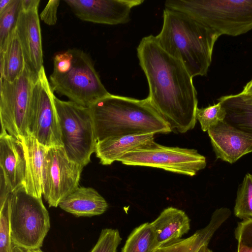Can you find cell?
Wrapping results in <instances>:
<instances>
[{"instance_id": "cell-1", "label": "cell", "mask_w": 252, "mask_h": 252, "mask_svg": "<svg viewBox=\"0 0 252 252\" xmlns=\"http://www.w3.org/2000/svg\"><path fill=\"white\" fill-rule=\"evenodd\" d=\"M137 54L149 86L147 97L172 131L185 133L193 128L197 92L183 64L167 53L153 35L141 39Z\"/></svg>"}, {"instance_id": "cell-2", "label": "cell", "mask_w": 252, "mask_h": 252, "mask_svg": "<svg viewBox=\"0 0 252 252\" xmlns=\"http://www.w3.org/2000/svg\"><path fill=\"white\" fill-rule=\"evenodd\" d=\"M89 108L97 142L115 136L172 131L148 97L138 99L110 94Z\"/></svg>"}, {"instance_id": "cell-3", "label": "cell", "mask_w": 252, "mask_h": 252, "mask_svg": "<svg viewBox=\"0 0 252 252\" xmlns=\"http://www.w3.org/2000/svg\"><path fill=\"white\" fill-rule=\"evenodd\" d=\"M219 37L190 16L167 8L161 30L156 36L160 46L180 61L192 77L207 74Z\"/></svg>"}, {"instance_id": "cell-4", "label": "cell", "mask_w": 252, "mask_h": 252, "mask_svg": "<svg viewBox=\"0 0 252 252\" xmlns=\"http://www.w3.org/2000/svg\"><path fill=\"white\" fill-rule=\"evenodd\" d=\"M49 82L54 92L70 101L90 107L109 95L90 57L77 48L56 54Z\"/></svg>"}, {"instance_id": "cell-5", "label": "cell", "mask_w": 252, "mask_h": 252, "mask_svg": "<svg viewBox=\"0 0 252 252\" xmlns=\"http://www.w3.org/2000/svg\"><path fill=\"white\" fill-rule=\"evenodd\" d=\"M164 5L190 16L220 36H236L252 29V0H167Z\"/></svg>"}, {"instance_id": "cell-6", "label": "cell", "mask_w": 252, "mask_h": 252, "mask_svg": "<svg viewBox=\"0 0 252 252\" xmlns=\"http://www.w3.org/2000/svg\"><path fill=\"white\" fill-rule=\"evenodd\" d=\"M10 224L13 245L40 249L50 228V217L42 198L28 193L24 185L10 195Z\"/></svg>"}, {"instance_id": "cell-7", "label": "cell", "mask_w": 252, "mask_h": 252, "mask_svg": "<svg viewBox=\"0 0 252 252\" xmlns=\"http://www.w3.org/2000/svg\"><path fill=\"white\" fill-rule=\"evenodd\" d=\"M54 101L66 154L70 160L84 167L90 162L97 143L90 109L55 95Z\"/></svg>"}, {"instance_id": "cell-8", "label": "cell", "mask_w": 252, "mask_h": 252, "mask_svg": "<svg viewBox=\"0 0 252 252\" xmlns=\"http://www.w3.org/2000/svg\"><path fill=\"white\" fill-rule=\"evenodd\" d=\"M37 75L26 63L21 74L13 82L0 79L1 130L19 140L29 134L31 97Z\"/></svg>"}, {"instance_id": "cell-9", "label": "cell", "mask_w": 252, "mask_h": 252, "mask_svg": "<svg viewBox=\"0 0 252 252\" xmlns=\"http://www.w3.org/2000/svg\"><path fill=\"white\" fill-rule=\"evenodd\" d=\"M118 161L125 165L160 168L189 176L206 165L205 157L195 149L165 146L155 141L126 153Z\"/></svg>"}, {"instance_id": "cell-10", "label": "cell", "mask_w": 252, "mask_h": 252, "mask_svg": "<svg viewBox=\"0 0 252 252\" xmlns=\"http://www.w3.org/2000/svg\"><path fill=\"white\" fill-rule=\"evenodd\" d=\"M54 95L43 66L32 92L29 133L47 148L63 147Z\"/></svg>"}, {"instance_id": "cell-11", "label": "cell", "mask_w": 252, "mask_h": 252, "mask_svg": "<svg viewBox=\"0 0 252 252\" xmlns=\"http://www.w3.org/2000/svg\"><path fill=\"white\" fill-rule=\"evenodd\" d=\"M83 167L68 158L63 147L49 148L43 168V195L50 207L59 206L78 187Z\"/></svg>"}, {"instance_id": "cell-12", "label": "cell", "mask_w": 252, "mask_h": 252, "mask_svg": "<svg viewBox=\"0 0 252 252\" xmlns=\"http://www.w3.org/2000/svg\"><path fill=\"white\" fill-rule=\"evenodd\" d=\"M80 20L94 23L115 25L130 20L133 7L143 0H64Z\"/></svg>"}, {"instance_id": "cell-13", "label": "cell", "mask_w": 252, "mask_h": 252, "mask_svg": "<svg viewBox=\"0 0 252 252\" xmlns=\"http://www.w3.org/2000/svg\"><path fill=\"white\" fill-rule=\"evenodd\" d=\"M39 0H22V9L15 29L23 49L26 63L38 74L43 66V50L38 7Z\"/></svg>"}, {"instance_id": "cell-14", "label": "cell", "mask_w": 252, "mask_h": 252, "mask_svg": "<svg viewBox=\"0 0 252 252\" xmlns=\"http://www.w3.org/2000/svg\"><path fill=\"white\" fill-rule=\"evenodd\" d=\"M207 132L217 158L232 164L252 152V136L224 121Z\"/></svg>"}, {"instance_id": "cell-15", "label": "cell", "mask_w": 252, "mask_h": 252, "mask_svg": "<svg viewBox=\"0 0 252 252\" xmlns=\"http://www.w3.org/2000/svg\"><path fill=\"white\" fill-rule=\"evenodd\" d=\"M0 177L11 193L24 186L26 158L23 144L4 130L0 134Z\"/></svg>"}, {"instance_id": "cell-16", "label": "cell", "mask_w": 252, "mask_h": 252, "mask_svg": "<svg viewBox=\"0 0 252 252\" xmlns=\"http://www.w3.org/2000/svg\"><path fill=\"white\" fill-rule=\"evenodd\" d=\"M20 140L23 144L25 153L24 187L28 193L41 198L43 195L44 160L49 148L41 145L30 133Z\"/></svg>"}, {"instance_id": "cell-17", "label": "cell", "mask_w": 252, "mask_h": 252, "mask_svg": "<svg viewBox=\"0 0 252 252\" xmlns=\"http://www.w3.org/2000/svg\"><path fill=\"white\" fill-rule=\"evenodd\" d=\"M153 230L155 249L181 239L190 229V220L182 210L169 207L150 223Z\"/></svg>"}, {"instance_id": "cell-18", "label": "cell", "mask_w": 252, "mask_h": 252, "mask_svg": "<svg viewBox=\"0 0 252 252\" xmlns=\"http://www.w3.org/2000/svg\"><path fill=\"white\" fill-rule=\"evenodd\" d=\"M154 133L128 135L109 137L97 141L96 156L102 165H110L125 154L154 141Z\"/></svg>"}, {"instance_id": "cell-19", "label": "cell", "mask_w": 252, "mask_h": 252, "mask_svg": "<svg viewBox=\"0 0 252 252\" xmlns=\"http://www.w3.org/2000/svg\"><path fill=\"white\" fill-rule=\"evenodd\" d=\"M59 206L78 217L100 215L108 207L106 201L96 190L83 187H78L62 200Z\"/></svg>"}, {"instance_id": "cell-20", "label": "cell", "mask_w": 252, "mask_h": 252, "mask_svg": "<svg viewBox=\"0 0 252 252\" xmlns=\"http://www.w3.org/2000/svg\"><path fill=\"white\" fill-rule=\"evenodd\" d=\"M228 219L225 212L216 209L205 227L197 230L187 238L167 243L153 252H197L202 245L209 244L215 232Z\"/></svg>"}, {"instance_id": "cell-21", "label": "cell", "mask_w": 252, "mask_h": 252, "mask_svg": "<svg viewBox=\"0 0 252 252\" xmlns=\"http://www.w3.org/2000/svg\"><path fill=\"white\" fill-rule=\"evenodd\" d=\"M0 79L12 82L22 73L26 64L22 46L16 29L0 47Z\"/></svg>"}, {"instance_id": "cell-22", "label": "cell", "mask_w": 252, "mask_h": 252, "mask_svg": "<svg viewBox=\"0 0 252 252\" xmlns=\"http://www.w3.org/2000/svg\"><path fill=\"white\" fill-rule=\"evenodd\" d=\"M226 111L224 122L252 136V99L240 93L218 99Z\"/></svg>"}, {"instance_id": "cell-23", "label": "cell", "mask_w": 252, "mask_h": 252, "mask_svg": "<svg viewBox=\"0 0 252 252\" xmlns=\"http://www.w3.org/2000/svg\"><path fill=\"white\" fill-rule=\"evenodd\" d=\"M155 236L150 223L145 222L135 228L128 236L122 252H153Z\"/></svg>"}, {"instance_id": "cell-24", "label": "cell", "mask_w": 252, "mask_h": 252, "mask_svg": "<svg viewBox=\"0 0 252 252\" xmlns=\"http://www.w3.org/2000/svg\"><path fill=\"white\" fill-rule=\"evenodd\" d=\"M234 214L243 220H252V174H246L238 189Z\"/></svg>"}, {"instance_id": "cell-25", "label": "cell", "mask_w": 252, "mask_h": 252, "mask_svg": "<svg viewBox=\"0 0 252 252\" xmlns=\"http://www.w3.org/2000/svg\"><path fill=\"white\" fill-rule=\"evenodd\" d=\"M225 116V110L220 101L206 107H197L195 114L196 120L199 121L203 131H208L223 122Z\"/></svg>"}, {"instance_id": "cell-26", "label": "cell", "mask_w": 252, "mask_h": 252, "mask_svg": "<svg viewBox=\"0 0 252 252\" xmlns=\"http://www.w3.org/2000/svg\"><path fill=\"white\" fill-rule=\"evenodd\" d=\"M22 9V0H11L9 5L0 12V47L15 29Z\"/></svg>"}, {"instance_id": "cell-27", "label": "cell", "mask_w": 252, "mask_h": 252, "mask_svg": "<svg viewBox=\"0 0 252 252\" xmlns=\"http://www.w3.org/2000/svg\"><path fill=\"white\" fill-rule=\"evenodd\" d=\"M10 195L0 205V252H12L13 250L10 224Z\"/></svg>"}, {"instance_id": "cell-28", "label": "cell", "mask_w": 252, "mask_h": 252, "mask_svg": "<svg viewBox=\"0 0 252 252\" xmlns=\"http://www.w3.org/2000/svg\"><path fill=\"white\" fill-rule=\"evenodd\" d=\"M122 240L118 229L104 228L91 252H116Z\"/></svg>"}, {"instance_id": "cell-29", "label": "cell", "mask_w": 252, "mask_h": 252, "mask_svg": "<svg viewBox=\"0 0 252 252\" xmlns=\"http://www.w3.org/2000/svg\"><path fill=\"white\" fill-rule=\"evenodd\" d=\"M235 237L238 242L237 252H252V220L238 222Z\"/></svg>"}, {"instance_id": "cell-30", "label": "cell", "mask_w": 252, "mask_h": 252, "mask_svg": "<svg viewBox=\"0 0 252 252\" xmlns=\"http://www.w3.org/2000/svg\"><path fill=\"white\" fill-rule=\"evenodd\" d=\"M60 0H50L39 15L40 19L49 26L55 25L57 21V10Z\"/></svg>"}, {"instance_id": "cell-31", "label": "cell", "mask_w": 252, "mask_h": 252, "mask_svg": "<svg viewBox=\"0 0 252 252\" xmlns=\"http://www.w3.org/2000/svg\"><path fill=\"white\" fill-rule=\"evenodd\" d=\"M240 93L245 97L252 99V79L245 85Z\"/></svg>"}, {"instance_id": "cell-32", "label": "cell", "mask_w": 252, "mask_h": 252, "mask_svg": "<svg viewBox=\"0 0 252 252\" xmlns=\"http://www.w3.org/2000/svg\"><path fill=\"white\" fill-rule=\"evenodd\" d=\"M12 252H43L40 249H28L13 245Z\"/></svg>"}, {"instance_id": "cell-33", "label": "cell", "mask_w": 252, "mask_h": 252, "mask_svg": "<svg viewBox=\"0 0 252 252\" xmlns=\"http://www.w3.org/2000/svg\"><path fill=\"white\" fill-rule=\"evenodd\" d=\"M11 0H1L0 1V12H2L10 3Z\"/></svg>"}, {"instance_id": "cell-34", "label": "cell", "mask_w": 252, "mask_h": 252, "mask_svg": "<svg viewBox=\"0 0 252 252\" xmlns=\"http://www.w3.org/2000/svg\"><path fill=\"white\" fill-rule=\"evenodd\" d=\"M208 249V244L202 245L197 252H206Z\"/></svg>"}, {"instance_id": "cell-35", "label": "cell", "mask_w": 252, "mask_h": 252, "mask_svg": "<svg viewBox=\"0 0 252 252\" xmlns=\"http://www.w3.org/2000/svg\"><path fill=\"white\" fill-rule=\"evenodd\" d=\"M206 252H213L211 250H210L208 248Z\"/></svg>"}]
</instances>
